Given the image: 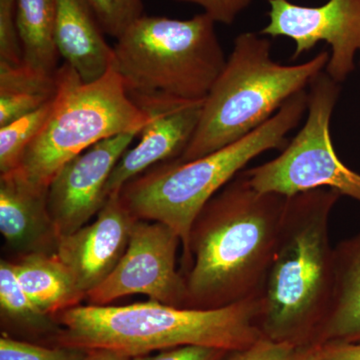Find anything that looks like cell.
Masks as SVG:
<instances>
[{"instance_id": "13", "label": "cell", "mask_w": 360, "mask_h": 360, "mask_svg": "<svg viewBox=\"0 0 360 360\" xmlns=\"http://www.w3.org/2000/svg\"><path fill=\"white\" fill-rule=\"evenodd\" d=\"M47 191L18 169L0 175V232L20 255L56 252L59 236L49 213Z\"/></svg>"}, {"instance_id": "29", "label": "cell", "mask_w": 360, "mask_h": 360, "mask_svg": "<svg viewBox=\"0 0 360 360\" xmlns=\"http://www.w3.org/2000/svg\"><path fill=\"white\" fill-rule=\"evenodd\" d=\"M82 360H132V357L112 350L90 349L86 350V354Z\"/></svg>"}, {"instance_id": "23", "label": "cell", "mask_w": 360, "mask_h": 360, "mask_svg": "<svg viewBox=\"0 0 360 360\" xmlns=\"http://www.w3.org/2000/svg\"><path fill=\"white\" fill-rule=\"evenodd\" d=\"M86 350L63 347H46L14 340L6 333L0 338V360H82Z\"/></svg>"}, {"instance_id": "16", "label": "cell", "mask_w": 360, "mask_h": 360, "mask_svg": "<svg viewBox=\"0 0 360 360\" xmlns=\"http://www.w3.org/2000/svg\"><path fill=\"white\" fill-rule=\"evenodd\" d=\"M360 343V232L335 246V290L314 345Z\"/></svg>"}, {"instance_id": "3", "label": "cell", "mask_w": 360, "mask_h": 360, "mask_svg": "<svg viewBox=\"0 0 360 360\" xmlns=\"http://www.w3.org/2000/svg\"><path fill=\"white\" fill-rule=\"evenodd\" d=\"M259 295L213 309L155 300L129 305H77L52 315L56 347L108 349L130 357L198 345L241 349L262 338Z\"/></svg>"}, {"instance_id": "28", "label": "cell", "mask_w": 360, "mask_h": 360, "mask_svg": "<svg viewBox=\"0 0 360 360\" xmlns=\"http://www.w3.org/2000/svg\"><path fill=\"white\" fill-rule=\"evenodd\" d=\"M319 360H360V343H328L321 345Z\"/></svg>"}, {"instance_id": "17", "label": "cell", "mask_w": 360, "mask_h": 360, "mask_svg": "<svg viewBox=\"0 0 360 360\" xmlns=\"http://www.w3.org/2000/svg\"><path fill=\"white\" fill-rule=\"evenodd\" d=\"M13 264L23 290L49 316L77 307L86 297L56 253L20 255Z\"/></svg>"}, {"instance_id": "2", "label": "cell", "mask_w": 360, "mask_h": 360, "mask_svg": "<svg viewBox=\"0 0 360 360\" xmlns=\"http://www.w3.org/2000/svg\"><path fill=\"white\" fill-rule=\"evenodd\" d=\"M340 198L328 188L288 198L259 295L258 324L264 338L300 348L314 345L335 290L329 220Z\"/></svg>"}, {"instance_id": "18", "label": "cell", "mask_w": 360, "mask_h": 360, "mask_svg": "<svg viewBox=\"0 0 360 360\" xmlns=\"http://www.w3.org/2000/svg\"><path fill=\"white\" fill-rule=\"evenodd\" d=\"M16 2L23 65L41 75H56L59 56L54 40L56 0Z\"/></svg>"}, {"instance_id": "7", "label": "cell", "mask_w": 360, "mask_h": 360, "mask_svg": "<svg viewBox=\"0 0 360 360\" xmlns=\"http://www.w3.org/2000/svg\"><path fill=\"white\" fill-rule=\"evenodd\" d=\"M56 75L53 110L18 168L28 181L45 188L71 158L103 139L142 130L153 118L132 103L113 66L89 84L65 63Z\"/></svg>"}, {"instance_id": "5", "label": "cell", "mask_w": 360, "mask_h": 360, "mask_svg": "<svg viewBox=\"0 0 360 360\" xmlns=\"http://www.w3.org/2000/svg\"><path fill=\"white\" fill-rule=\"evenodd\" d=\"M307 111V91L297 92L262 127L243 139L198 160L160 163L130 180L120 191L137 219L160 222L174 229L186 252L194 220L255 158L288 144V134Z\"/></svg>"}, {"instance_id": "27", "label": "cell", "mask_w": 360, "mask_h": 360, "mask_svg": "<svg viewBox=\"0 0 360 360\" xmlns=\"http://www.w3.org/2000/svg\"><path fill=\"white\" fill-rule=\"evenodd\" d=\"M226 352L219 348L188 345L162 350L155 355H139L132 360H221Z\"/></svg>"}, {"instance_id": "20", "label": "cell", "mask_w": 360, "mask_h": 360, "mask_svg": "<svg viewBox=\"0 0 360 360\" xmlns=\"http://www.w3.org/2000/svg\"><path fill=\"white\" fill-rule=\"evenodd\" d=\"M0 309L2 317L35 333H54L58 324L33 303L18 281L13 262H0Z\"/></svg>"}, {"instance_id": "9", "label": "cell", "mask_w": 360, "mask_h": 360, "mask_svg": "<svg viewBox=\"0 0 360 360\" xmlns=\"http://www.w3.org/2000/svg\"><path fill=\"white\" fill-rule=\"evenodd\" d=\"M181 239L167 225L137 220L129 246L115 269L103 283L87 293L89 304L108 305L132 295L184 307L186 283L176 269V253Z\"/></svg>"}, {"instance_id": "19", "label": "cell", "mask_w": 360, "mask_h": 360, "mask_svg": "<svg viewBox=\"0 0 360 360\" xmlns=\"http://www.w3.org/2000/svg\"><path fill=\"white\" fill-rule=\"evenodd\" d=\"M56 75L35 72L23 63L11 65L0 63V127L51 101L58 89Z\"/></svg>"}, {"instance_id": "30", "label": "cell", "mask_w": 360, "mask_h": 360, "mask_svg": "<svg viewBox=\"0 0 360 360\" xmlns=\"http://www.w3.org/2000/svg\"><path fill=\"white\" fill-rule=\"evenodd\" d=\"M321 357V345H309L302 347L296 360H319Z\"/></svg>"}, {"instance_id": "12", "label": "cell", "mask_w": 360, "mask_h": 360, "mask_svg": "<svg viewBox=\"0 0 360 360\" xmlns=\"http://www.w3.org/2000/svg\"><path fill=\"white\" fill-rule=\"evenodd\" d=\"M137 220L120 193L112 194L92 224L59 238L56 255L85 296L103 283L122 259Z\"/></svg>"}, {"instance_id": "8", "label": "cell", "mask_w": 360, "mask_h": 360, "mask_svg": "<svg viewBox=\"0 0 360 360\" xmlns=\"http://www.w3.org/2000/svg\"><path fill=\"white\" fill-rule=\"evenodd\" d=\"M309 87L307 117L302 129L277 158L243 174L260 193L290 198L328 188L360 203V174L341 161L331 141L330 120L340 84L323 70Z\"/></svg>"}, {"instance_id": "11", "label": "cell", "mask_w": 360, "mask_h": 360, "mask_svg": "<svg viewBox=\"0 0 360 360\" xmlns=\"http://www.w3.org/2000/svg\"><path fill=\"white\" fill-rule=\"evenodd\" d=\"M141 131L98 141L59 168L47 191L49 213L59 238L84 226L101 210L113 168Z\"/></svg>"}, {"instance_id": "26", "label": "cell", "mask_w": 360, "mask_h": 360, "mask_svg": "<svg viewBox=\"0 0 360 360\" xmlns=\"http://www.w3.org/2000/svg\"><path fill=\"white\" fill-rule=\"evenodd\" d=\"M196 4L217 23L231 25L255 0H176Z\"/></svg>"}, {"instance_id": "15", "label": "cell", "mask_w": 360, "mask_h": 360, "mask_svg": "<svg viewBox=\"0 0 360 360\" xmlns=\"http://www.w3.org/2000/svg\"><path fill=\"white\" fill-rule=\"evenodd\" d=\"M54 40L59 56L86 84L103 77L113 65V47L104 39L86 0H56Z\"/></svg>"}, {"instance_id": "24", "label": "cell", "mask_w": 360, "mask_h": 360, "mask_svg": "<svg viewBox=\"0 0 360 360\" xmlns=\"http://www.w3.org/2000/svg\"><path fill=\"white\" fill-rule=\"evenodd\" d=\"M0 63L11 65L23 63L16 0H0Z\"/></svg>"}, {"instance_id": "4", "label": "cell", "mask_w": 360, "mask_h": 360, "mask_svg": "<svg viewBox=\"0 0 360 360\" xmlns=\"http://www.w3.org/2000/svg\"><path fill=\"white\" fill-rule=\"evenodd\" d=\"M215 25L205 13L132 23L116 39L112 65L132 103L151 115L205 101L226 63Z\"/></svg>"}, {"instance_id": "14", "label": "cell", "mask_w": 360, "mask_h": 360, "mask_svg": "<svg viewBox=\"0 0 360 360\" xmlns=\"http://www.w3.org/2000/svg\"><path fill=\"white\" fill-rule=\"evenodd\" d=\"M203 101L151 115L153 120L139 134L141 141L127 149L113 168L105 186L106 200L146 170L180 158L200 122Z\"/></svg>"}, {"instance_id": "6", "label": "cell", "mask_w": 360, "mask_h": 360, "mask_svg": "<svg viewBox=\"0 0 360 360\" xmlns=\"http://www.w3.org/2000/svg\"><path fill=\"white\" fill-rule=\"evenodd\" d=\"M267 37L253 32L236 37L224 70L203 101L193 139L176 160H198L243 139L326 70L328 51L300 65L276 63Z\"/></svg>"}, {"instance_id": "22", "label": "cell", "mask_w": 360, "mask_h": 360, "mask_svg": "<svg viewBox=\"0 0 360 360\" xmlns=\"http://www.w3.org/2000/svg\"><path fill=\"white\" fill-rule=\"evenodd\" d=\"M104 33L120 39L143 16L142 0H86Z\"/></svg>"}, {"instance_id": "10", "label": "cell", "mask_w": 360, "mask_h": 360, "mask_svg": "<svg viewBox=\"0 0 360 360\" xmlns=\"http://www.w3.org/2000/svg\"><path fill=\"white\" fill-rule=\"evenodd\" d=\"M269 22L260 30L264 37H288L295 41L291 59L326 42L331 53L326 71L338 84L355 70L360 56V0H328L319 6H304L290 0H267Z\"/></svg>"}, {"instance_id": "1", "label": "cell", "mask_w": 360, "mask_h": 360, "mask_svg": "<svg viewBox=\"0 0 360 360\" xmlns=\"http://www.w3.org/2000/svg\"><path fill=\"white\" fill-rule=\"evenodd\" d=\"M243 172L194 220L184 252V307L220 309L260 295L288 196L258 193Z\"/></svg>"}, {"instance_id": "25", "label": "cell", "mask_w": 360, "mask_h": 360, "mask_svg": "<svg viewBox=\"0 0 360 360\" xmlns=\"http://www.w3.org/2000/svg\"><path fill=\"white\" fill-rule=\"evenodd\" d=\"M300 348L262 336L250 347L227 352L221 360H296Z\"/></svg>"}, {"instance_id": "21", "label": "cell", "mask_w": 360, "mask_h": 360, "mask_svg": "<svg viewBox=\"0 0 360 360\" xmlns=\"http://www.w3.org/2000/svg\"><path fill=\"white\" fill-rule=\"evenodd\" d=\"M54 99L56 96L37 110L0 127V174H8L20 167L26 149L49 120Z\"/></svg>"}]
</instances>
